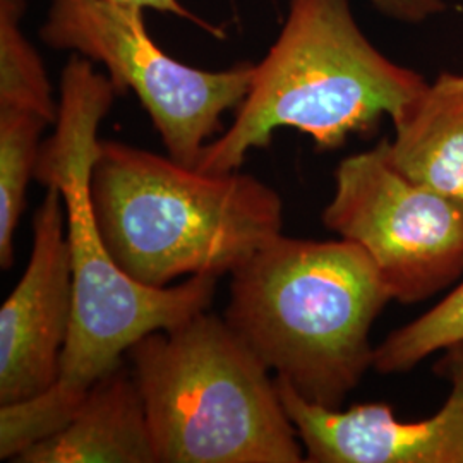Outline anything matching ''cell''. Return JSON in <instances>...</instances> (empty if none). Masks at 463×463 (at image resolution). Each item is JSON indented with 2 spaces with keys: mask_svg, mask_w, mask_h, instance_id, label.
<instances>
[{
  "mask_svg": "<svg viewBox=\"0 0 463 463\" xmlns=\"http://www.w3.org/2000/svg\"><path fill=\"white\" fill-rule=\"evenodd\" d=\"M116 86L81 55L61 78L55 131L42 143L34 179L55 185L66 206L72 271V319L57 383L33 400L0 405V458L17 455L61 430L90 388L124 363L149 333L168 330L210 309L216 277H191L155 288L131 279L105 246L93 212L90 181L99 158V128Z\"/></svg>",
  "mask_w": 463,
  "mask_h": 463,
  "instance_id": "6da1fadb",
  "label": "cell"
},
{
  "mask_svg": "<svg viewBox=\"0 0 463 463\" xmlns=\"http://www.w3.org/2000/svg\"><path fill=\"white\" fill-rule=\"evenodd\" d=\"M390 300L355 242L280 233L232 271L223 317L306 402L340 409L373 367L371 328Z\"/></svg>",
  "mask_w": 463,
  "mask_h": 463,
  "instance_id": "7a4b0ae2",
  "label": "cell"
},
{
  "mask_svg": "<svg viewBox=\"0 0 463 463\" xmlns=\"http://www.w3.org/2000/svg\"><path fill=\"white\" fill-rule=\"evenodd\" d=\"M90 193L117 265L155 288L231 275L283 229L280 194L254 175L206 174L117 141H101Z\"/></svg>",
  "mask_w": 463,
  "mask_h": 463,
  "instance_id": "3957f363",
  "label": "cell"
},
{
  "mask_svg": "<svg viewBox=\"0 0 463 463\" xmlns=\"http://www.w3.org/2000/svg\"><path fill=\"white\" fill-rule=\"evenodd\" d=\"M426 84L369 42L348 0H290L231 128L204 148L196 168L235 172L250 149L266 148L283 128L311 136L319 149L340 148L350 134L374 129L381 117L397 118Z\"/></svg>",
  "mask_w": 463,
  "mask_h": 463,
  "instance_id": "277c9868",
  "label": "cell"
},
{
  "mask_svg": "<svg viewBox=\"0 0 463 463\" xmlns=\"http://www.w3.org/2000/svg\"><path fill=\"white\" fill-rule=\"evenodd\" d=\"M158 463H300L277 380L208 309L128 350Z\"/></svg>",
  "mask_w": 463,
  "mask_h": 463,
  "instance_id": "5b68a950",
  "label": "cell"
},
{
  "mask_svg": "<svg viewBox=\"0 0 463 463\" xmlns=\"http://www.w3.org/2000/svg\"><path fill=\"white\" fill-rule=\"evenodd\" d=\"M40 38L107 69L117 91L133 90L172 160L196 168L222 117L246 99L254 66L204 71L165 53L145 9L114 0H53Z\"/></svg>",
  "mask_w": 463,
  "mask_h": 463,
  "instance_id": "8992f818",
  "label": "cell"
},
{
  "mask_svg": "<svg viewBox=\"0 0 463 463\" xmlns=\"http://www.w3.org/2000/svg\"><path fill=\"white\" fill-rule=\"evenodd\" d=\"M321 220L364 249L402 304L428 300L463 275V204L400 174L384 139L336 166Z\"/></svg>",
  "mask_w": 463,
  "mask_h": 463,
  "instance_id": "52a82bcc",
  "label": "cell"
},
{
  "mask_svg": "<svg viewBox=\"0 0 463 463\" xmlns=\"http://www.w3.org/2000/svg\"><path fill=\"white\" fill-rule=\"evenodd\" d=\"M33 215V242L21 280L0 309V405L33 400L59 380L72 319L66 206L55 185Z\"/></svg>",
  "mask_w": 463,
  "mask_h": 463,
  "instance_id": "ba28073f",
  "label": "cell"
},
{
  "mask_svg": "<svg viewBox=\"0 0 463 463\" xmlns=\"http://www.w3.org/2000/svg\"><path fill=\"white\" fill-rule=\"evenodd\" d=\"M451 384L438 414L402 422L384 403L348 411L306 402L275 376L281 403L311 463H463V342L447 348L436 367Z\"/></svg>",
  "mask_w": 463,
  "mask_h": 463,
  "instance_id": "9c48e42d",
  "label": "cell"
},
{
  "mask_svg": "<svg viewBox=\"0 0 463 463\" xmlns=\"http://www.w3.org/2000/svg\"><path fill=\"white\" fill-rule=\"evenodd\" d=\"M17 463H156L133 369L99 378L66 424L21 451Z\"/></svg>",
  "mask_w": 463,
  "mask_h": 463,
  "instance_id": "30bf717a",
  "label": "cell"
},
{
  "mask_svg": "<svg viewBox=\"0 0 463 463\" xmlns=\"http://www.w3.org/2000/svg\"><path fill=\"white\" fill-rule=\"evenodd\" d=\"M390 164L407 179L463 204V74L441 72L393 118Z\"/></svg>",
  "mask_w": 463,
  "mask_h": 463,
  "instance_id": "8fae6325",
  "label": "cell"
},
{
  "mask_svg": "<svg viewBox=\"0 0 463 463\" xmlns=\"http://www.w3.org/2000/svg\"><path fill=\"white\" fill-rule=\"evenodd\" d=\"M50 126L33 112L0 109V266L14 265V233L26 210V189L34 177L40 136Z\"/></svg>",
  "mask_w": 463,
  "mask_h": 463,
  "instance_id": "7c38bea8",
  "label": "cell"
},
{
  "mask_svg": "<svg viewBox=\"0 0 463 463\" xmlns=\"http://www.w3.org/2000/svg\"><path fill=\"white\" fill-rule=\"evenodd\" d=\"M26 0H0V109L33 112L55 124L59 103L38 52L23 30Z\"/></svg>",
  "mask_w": 463,
  "mask_h": 463,
  "instance_id": "4fadbf2b",
  "label": "cell"
},
{
  "mask_svg": "<svg viewBox=\"0 0 463 463\" xmlns=\"http://www.w3.org/2000/svg\"><path fill=\"white\" fill-rule=\"evenodd\" d=\"M463 342V281L432 309L392 331L374 348L373 369L380 374H403L434 352Z\"/></svg>",
  "mask_w": 463,
  "mask_h": 463,
  "instance_id": "5bb4252c",
  "label": "cell"
},
{
  "mask_svg": "<svg viewBox=\"0 0 463 463\" xmlns=\"http://www.w3.org/2000/svg\"><path fill=\"white\" fill-rule=\"evenodd\" d=\"M381 14L403 23H420L448 9L445 0H369Z\"/></svg>",
  "mask_w": 463,
  "mask_h": 463,
  "instance_id": "9a60e30c",
  "label": "cell"
},
{
  "mask_svg": "<svg viewBox=\"0 0 463 463\" xmlns=\"http://www.w3.org/2000/svg\"><path fill=\"white\" fill-rule=\"evenodd\" d=\"M114 2H122V4H129V5H137V7L145 9V11H146V9H153V11L165 13V14H170V16L181 17V19H185V21L194 23V24L199 26V28L206 30L208 33L215 34V36H220V38H223V36H225L220 28L212 26L210 23L203 21V19L196 16L194 13H191L185 5L181 4V0H114Z\"/></svg>",
  "mask_w": 463,
  "mask_h": 463,
  "instance_id": "2e32d148",
  "label": "cell"
}]
</instances>
